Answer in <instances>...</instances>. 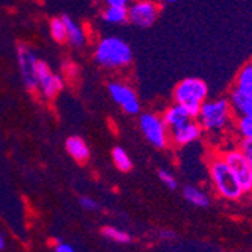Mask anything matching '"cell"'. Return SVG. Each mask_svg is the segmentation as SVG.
Masks as SVG:
<instances>
[{"label": "cell", "instance_id": "6da1fadb", "mask_svg": "<svg viewBox=\"0 0 252 252\" xmlns=\"http://www.w3.org/2000/svg\"><path fill=\"white\" fill-rule=\"evenodd\" d=\"M236 113L228 97L207 98L201 106L196 121L205 134H225L233 130Z\"/></svg>", "mask_w": 252, "mask_h": 252}, {"label": "cell", "instance_id": "7a4b0ae2", "mask_svg": "<svg viewBox=\"0 0 252 252\" xmlns=\"http://www.w3.org/2000/svg\"><path fill=\"white\" fill-rule=\"evenodd\" d=\"M94 61L110 71H120L128 68L133 62V50L130 44L121 36H103L95 44Z\"/></svg>", "mask_w": 252, "mask_h": 252}, {"label": "cell", "instance_id": "3957f363", "mask_svg": "<svg viewBox=\"0 0 252 252\" xmlns=\"http://www.w3.org/2000/svg\"><path fill=\"white\" fill-rule=\"evenodd\" d=\"M209 174L213 183V188L219 196L234 201V199H239L245 193L237 177L225 162L220 151H215L209 157Z\"/></svg>", "mask_w": 252, "mask_h": 252}, {"label": "cell", "instance_id": "277c9868", "mask_svg": "<svg viewBox=\"0 0 252 252\" xmlns=\"http://www.w3.org/2000/svg\"><path fill=\"white\" fill-rule=\"evenodd\" d=\"M209 98V85L198 77H186L180 80L172 93V100L181 106H185L193 118H196L198 112L204 101Z\"/></svg>", "mask_w": 252, "mask_h": 252}, {"label": "cell", "instance_id": "5b68a950", "mask_svg": "<svg viewBox=\"0 0 252 252\" xmlns=\"http://www.w3.org/2000/svg\"><path fill=\"white\" fill-rule=\"evenodd\" d=\"M137 126L145 139L157 150H165L171 145L169 127L163 121L162 115L156 112H141Z\"/></svg>", "mask_w": 252, "mask_h": 252}, {"label": "cell", "instance_id": "8992f818", "mask_svg": "<svg viewBox=\"0 0 252 252\" xmlns=\"http://www.w3.org/2000/svg\"><path fill=\"white\" fill-rule=\"evenodd\" d=\"M220 154L225 158L228 166L233 169L234 175L237 177L243 192L251 193L252 192V168L245 153L240 150L239 144L220 150Z\"/></svg>", "mask_w": 252, "mask_h": 252}, {"label": "cell", "instance_id": "52a82bcc", "mask_svg": "<svg viewBox=\"0 0 252 252\" xmlns=\"http://www.w3.org/2000/svg\"><path fill=\"white\" fill-rule=\"evenodd\" d=\"M128 23L134 28L148 29L157 21L162 5L153 0H133L127 8Z\"/></svg>", "mask_w": 252, "mask_h": 252}, {"label": "cell", "instance_id": "ba28073f", "mask_svg": "<svg viewBox=\"0 0 252 252\" xmlns=\"http://www.w3.org/2000/svg\"><path fill=\"white\" fill-rule=\"evenodd\" d=\"M107 91L110 98L115 101L127 115H139L141 113V100L136 91L123 80H110L107 83Z\"/></svg>", "mask_w": 252, "mask_h": 252}, {"label": "cell", "instance_id": "9c48e42d", "mask_svg": "<svg viewBox=\"0 0 252 252\" xmlns=\"http://www.w3.org/2000/svg\"><path fill=\"white\" fill-rule=\"evenodd\" d=\"M17 62L21 73V79L29 91L38 89V63L35 52L28 44H18L17 47Z\"/></svg>", "mask_w": 252, "mask_h": 252}, {"label": "cell", "instance_id": "30bf717a", "mask_svg": "<svg viewBox=\"0 0 252 252\" xmlns=\"http://www.w3.org/2000/svg\"><path fill=\"white\" fill-rule=\"evenodd\" d=\"M63 88V80L61 76L55 74L47 62L39 61L38 63V91L45 100L55 98Z\"/></svg>", "mask_w": 252, "mask_h": 252}, {"label": "cell", "instance_id": "8fae6325", "mask_svg": "<svg viewBox=\"0 0 252 252\" xmlns=\"http://www.w3.org/2000/svg\"><path fill=\"white\" fill-rule=\"evenodd\" d=\"M202 134H204V131H202L201 126L198 124L196 118H192L190 121L169 130L171 145H174L177 148L190 145V144L199 141L202 137Z\"/></svg>", "mask_w": 252, "mask_h": 252}, {"label": "cell", "instance_id": "7c38bea8", "mask_svg": "<svg viewBox=\"0 0 252 252\" xmlns=\"http://www.w3.org/2000/svg\"><path fill=\"white\" fill-rule=\"evenodd\" d=\"M162 118L163 121L166 123V126L169 127V130L181 126V124H185L188 121H190L193 117L190 115V112L185 107V106H181L178 103H172L169 106H166L162 112Z\"/></svg>", "mask_w": 252, "mask_h": 252}, {"label": "cell", "instance_id": "4fadbf2b", "mask_svg": "<svg viewBox=\"0 0 252 252\" xmlns=\"http://www.w3.org/2000/svg\"><path fill=\"white\" fill-rule=\"evenodd\" d=\"M62 18L66 26V42H70L76 49L83 47L88 41V36H86V32L82 28V25H79L76 20H73L68 15H62Z\"/></svg>", "mask_w": 252, "mask_h": 252}, {"label": "cell", "instance_id": "5bb4252c", "mask_svg": "<svg viewBox=\"0 0 252 252\" xmlns=\"http://www.w3.org/2000/svg\"><path fill=\"white\" fill-rule=\"evenodd\" d=\"M65 148L66 153L70 154L76 162L79 163H86L88 158H89V147L86 144V141L80 136H71L68 137L66 142H65Z\"/></svg>", "mask_w": 252, "mask_h": 252}, {"label": "cell", "instance_id": "9a60e30c", "mask_svg": "<svg viewBox=\"0 0 252 252\" xmlns=\"http://www.w3.org/2000/svg\"><path fill=\"white\" fill-rule=\"evenodd\" d=\"M233 88L248 97H252V59L248 61L239 70Z\"/></svg>", "mask_w": 252, "mask_h": 252}, {"label": "cell", "instance_id": "2e32d148", "mask_svg": "<svg viewBox=\"0 0 252 252\" xmlns=\"http://www.w3.org/2000/svg\"><path fill=\"white\" fill-rule=\"evenodd\" d=\"M100 17L107 25H126L128 23V11L123 6H106L101 9Z\"/></svg>", "mask_w": 252, "mask_h": 252}, {"label": "cell", "instance_id": "e0dca14e", "mask_svg": "<svg viewBox=\"0 0 252 252\" xmlns=\"http://www.w3.org/2000/svg\"><path fill=\"white\" fill-rule=\"evenodd\" d=\"M233 131L239 137V141L252 139V113H245V115H236L234 126H233Z\"/></svg>", "mask_w": 252, "mask_h": 252}, {"label": "cell", "instance_id": "ac0fdd59", "mask_svg": "<svg viewBox=\"0 0 252 252\" xmlns=\"http://www.w3.org/2000/svg\"><path fill=\"white\" fill-rule=\"evenodd\" d=\"M183 195H185V198L190 204L196 205V207H209V204H210L209 195L195 186H186L183 189Z\"/></svg>", "mask_w": 252, "mask_h": 252}, {"label": "cell", "instance_id": "d6986e66", "mask_svg": "<svg viewBox=\"0 0 252 252\" xmlns=\"http://www.w3.org/2000/svg\"><path fill=\"white\" fill-rule=\"evenodd\" d=\"M112 160L115 163L117 169H120L121 172H128L133 168L131 158L123 147H115L112 150Z\"/></svg>", "mask_w": 252, "mask_h": 252}, {"label": "cell", "instance_id": "ffe728a7", "mask_svg": "<svg viewBox=\"0 0 252 252\" xmlns=\"http://www.w3.org/2000/svg\"><path fill=\"white\" fill-rule=\"evenodd\" d=\"M49 28H50V35L56 42H59V44L66 42V26H65L62 17L52 18Z\"/></svg>", "mask_w": 252, "mask_h": 252}, {"label": "cell", "instance_id": "44dd1931", "mask_svg": "<svg viewBox=\"0 0 252 252\" xmlns=\"http://www.w3.org/2000/svg\"><path fill=\"white\" fill-rule=\"evenodd\" d=\"M103 236H106L110 240H115L118 243H128L130 242V236L126 231H121L118 228H113V226H104L103 228Z\"/></svg>", "mask_w": 252, "mask_h": 252}, {"label": "cell", "instance_id": "7402d4cb", "mask_svg": "<svg viewBox=\"0 0 252 252\" xmlns=\"http://www.w3.org/2000/svg\"><path fill=\"white\" fill-rule=\"evenodd\" d=\"M158 178H160V181L163 183V185L168 188V189H177V180H175V177L169 172V171H166V169H160L158 171Z\"/></svg>", "mask_w": 252, "mask_h": 252}, {"label": "cell", "instance_id": "603a6c76", "mask_svg": "<svg viewBox=\"0 0 252 252\" xmlns=\"http://www.w3.org/2000/svg\"><path fill=\"white\" fill-rule=\"evenodd\" d=\"M237 144H239L240 150L245 153L246 158L251 163V168H252V139H243V141H239Z\"/></svg>", "mask_w": 252, "mask_h": 252}, {"label": "cell", "instance_id": "cb8c5ba5", "mask_svg": "<svg viewBox=\"0 0 252 252\" xmlns=\"http://www.w3.org/2000/svg\"><path fill=\"white\" fill-rule=\"evenodd\" d=\"M79 202H80L82 207H85L86 210H95L98 207V204L93 198H89V196H82L79 199Z\"/></svg>", "mask_w": 252, "mask_h": 252}, {"label": "cell", "instance_id": "d4e9b609", "mask_svg": "<svg viewBox=\"0 0 252 252\" xmlns=\"http://www.w3.org/2000/svg\"><path fill=\"white\" fill-rule=\"evenodd\" d=\"M131 2L133 0H103V3L106 6H123V8H128Z\"/></svg>", "mask_w": 252, "mask_h": 252}, {"label": "cell", "instance_id": "484cf974", "mask_svg": "<svg viewBox=\"0 0 252 252\" xmlns=\"http://www.w3.org/2000/svg\"><path fill=\"white\" fill-rule=\"evenodd\" d=\"M55 252H74V249L70 245H65V243H59L55 249Z\"/></svg>", "mask_w": 252, "mask_h": 252}, {"label": "cell", "instance_id": "4316f807", "mask_svg": "<svg viewBox=\"0 0 252 252\" xmlns=\"http://www.w3.org/2000/svg\"><path fill=\"white\" fill-rule=\"evenodd\" d=\"M162 237H165V239H174L175 236H174V233H169V231H163V233H162Z\"/></svg>", "mask_w": 252, "mask_h": 252}, {"label": "cell", "instance_id": "83f0119b", "mask_svg": "<svg viewBox=\"0 0 252 252\" xmlns=\"http://www.w3.org/2000/svg\"><path fill=\"white\" fill-rule=\"evenodd\" d=\"M165 3H175V2H178V0H163Z\"/></svg>", "mask_w": 252, "mask_h": 252}, {"label": "cell", "instance_id": "f1b7e54d", "mask_svg": "<svg viewBox=\"0 0 252 252\" xmlns=\"http://www.w3.org/2000/svg\"><path fill=\"white\" fill-rule=\"evenodd\" d=\"M3 246H5V243H3V239L0 237V249H3Z\"/></svg>", "mask_w": 252, "mask_h": 252}, {"label": "cell", "instance_id": "f546056e", "mask_svg": "<svg viewBox=\"0 0 252 252\" xmlns=\"http://www.w3.org/2000/svg\"><path fill=\"white\" fill-rule=\"evenodd\" d=\"M153 2H158V3H162V2H163V0H153Z\"/></svg>", "mask_w": 252, "mask_h": 252}]
</instances>
